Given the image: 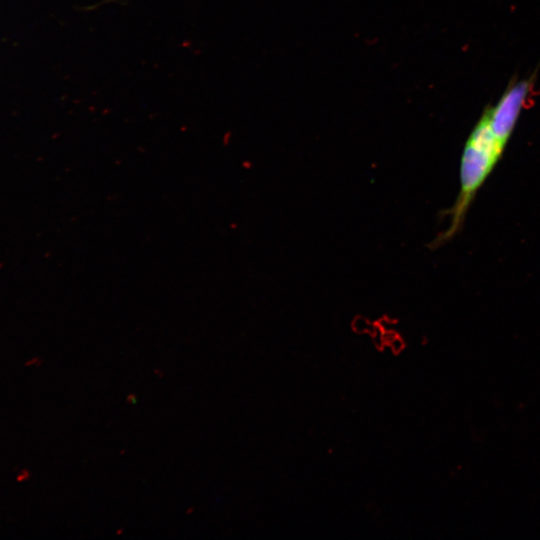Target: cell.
<instances>
[{
  "label": "cell",
  "mask_w": 540,
  "mask_h": 540,
  "mask_svg": "<svg viewBox=\"0 0 540 540\" xmlns=\"http://www.w3.org/2000/svg\"><path fill=\"white\" fill-rule=\"evenodd\" d=\"M504 148L494 135L488 115L484 112L468 137L462 153L460 193L452 207L446 211L450 215V224L429 243V248L436 249L444 245L460 231L471 201L500 159Z\"/></svg>",
  "instance_id": "obj_1"
},
{
  "label": "cell",
  "mask_w": 540,
  "mask_h": 540,
  "mask_svg": "<svg viewBox=\"0 0 540 540\" xmlns=\"http://www.w3.org/2000/svg\"><path fill=\"white\" fill-rule=\"evenodd\" d=\"M397 335L392 331H385L383 333V341L385 344H389Z\"/></svg>",
  "instance_id": "obj_4"
},
{
  "label": "cell",
  "mask_w": 540,
  "mask_h": 540,
  "mask_svg": "<svg viewBox=\"0 0 540 540\" xmlns=\"http://www.w3.org/2000/svg\"><path fill=\"white\" fill-rule=\"evenodd\" d=\"M354 327L357 331L362 332L368 329V324L365 321H357Z\"/></svg>",
  "instance_id": "obj_5"
},
{
  "label": "cell",
  "mask_w": 540,
  "mask_h": 540,
  "mask_svg": "<svg viewBox=\"0 0 540 540\" xmlns=\"http://www.w3.org/2000/svg\"><path fill=\"white\" fill-rule=\"evenodd\" d=\"M531 88L532 79L517 82L507 89L494 107L485 110L494 135L504 146L513 132Z\"/></svg>",
  "instance_id": "obj_2"
},
{
  "label": "cell",
  "mask_w": 540,
  "mask_h": 540,
  "mask_svg": "<svg viewBox=\"0 0 540 540\" xmlns=\"http://www.w3.org/2000/svg\"><path fill=\"white\" fill-rule=\"evenodd\" d=\"M388 345L390 346L392 352L395 354L400 353L404 348V342L398 336H396Z\"/></svg>",
  "instance_id": "obj_3"
}]
</instances>
